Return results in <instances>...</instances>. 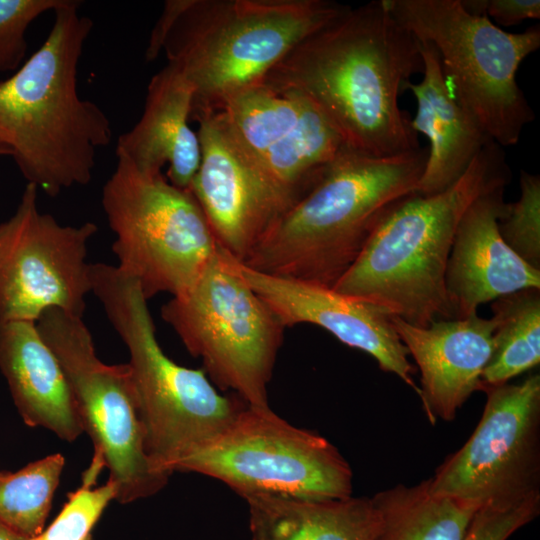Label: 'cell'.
I'll return each mask as SVG.
<instances>
[{"label": "cell", "mask_w": 540, "mask_h": 540, "mask_svg": "<svg viewBox=\"0 0 540 540\" xmlns=\"http://www.w3.org/2000/svg\"><path fill=\"white\" fill-rule=\"evenodd\" d=\"M423 69L420 41L377 0L348 5L293 47L262 83L308 99L348 148L389 157L421 148L399 96Z\"/></svg>", "instance_id": "obj_1"}, {"label": "cell", "mask_w": 540, "mask_h": 540, "mask_svg": "<svg viewBox=\"0 0 540 540\" xmlns=\"http://www.w3.org/2000/svg\"><path fill=\"white\" fill-rule=\"evenodd\" d=\"M66 0L41 46L0 82V141L28 183L50 197L92 179L99 148L112 126L94 102L80 97L78 65L93 21Z\"/></svg>", "instance_id": "obj_2"}, {"label": "cell", "mask_w": 540, "mask_h": 540, "mask_svg": "<svg viewBox=\"0 0 540 540\" xmlns=\"http://www.w3.org/2000/svg\"><path fill=\"white\" fill-rule=\"evenodd\" d=\"M426 158L424 148L389 157L347 149L282 214L242 264L265 274L334 287L386 212L415 192Z\"/></svg>", "instance_id": "obj_3"}, {"label": "cell", "mask_w": 540, "mask_h": 540, "mask_svg": "<svg viewBox=\"0 0 540 540\" xmlns=\"http://www.w3.org/2000/svg\"><path fill=\"white\" fill-rule=\"evenodd\" d=\"M510 179L502 147L488 143L444 191L428 196L413 192L397 201L332 288L414 326L453 319L445 272L458 223L482 192Z\"/></svg>", "instance_id": "obj_4"}, {"label": "cell", "mask_w": 540, "mask_h": 540, "mask_svg": "<svg viewBox=\"0 0 540 540\" xmlns=\"http://www.w3.org/2000/svg\"><path fill=\"white\" fill-rule=\"evenodd\" d=\"M347 7L330 0H185L163 51L192 88L191 120L262 83L293 47Z\"/></svg>", "instance_id": "obj_5"}, {"label": "cell", "mask_w": 540, "mask_h": 540, "mask_svg": "<svg viewBox=\"0 0 540 540\" xmlns=\"http://www.w3.org/2000/svg\"><path fill=\"white\" fill-rule=\"evenodd\" d=\"M90 277L91 292L129 352L147 457L155 470L170 476L179 460L247 404L221 395L203 369L179 365L164 353L136 280L105 263L91 264Z\"/></svg>", "instance_id": "obj_6"}, {"label": "cell", "mask_w": 540, "mask_h": 540, "mask_svg": "<svg viewBox=\"0 0 540 540\" xmlns=\"http://www.w3.org/2000/svg\"><path fill=\"white\" fill-rule=\"evenodd\" d=\"M393 17L438 52L450 91L476 125L501 147L518 143L535 119L516 80L522 61L540 47V28H499L461 0H385Z\"/></svg>", "instance_id": "obj_7"}, {"label": "cell", "mask_w": 540, "mask_h": 540, "mask_svg": "<svg viewBox=\"0 0 540 540\" xmlns=\"http://www.w3.org/2000/svg\"><path fill=\"white\" fill-rule=\"evenodd\" d=\"M161 316L213 384L248 406L270 407L267 386L285 327L234 258L219 247L196 282L162 306Z\"/></svg>", "instance_id": "obj_8"}, {"label": "cell", "mask_w": 540, "mask_h": 540, "mask_svg": "<svg viewBox=\"0 0 540 540\" xmlns=\"http://www.w3.org/2000/svg\"><path fill=\"white\" fill-rule=\"evenodd\" d=\"M102 191V207L116 239L117 267L149 299L187 291L218 251V244L189 190L159 173L138 169L116 155Z\"/></svg>", "instance_id": "obj_9"}, {"label": "cell", "mask_w": 540, "mask_h": 540, "mask_svg": "<svg viewBox=\"0 0 540 540\" xmlns=\"http://www.w3.org/2000/svg\"><path fill=\"white\" fill-rule=\"evenodd\" d=\"M173 472L214 478L242 498L332 500L353 492L352 469L339 450L270 407L245 405L225 428L179 460Z\"/></svg>", "instance_id": "obj_10"}, {"label": "cell", "mask_w": 540, "mask_h": 540, "mask_svg": "<svg viewBox=\"0 0 540 540\" xmlns=\"http://www.w3.org/2000/svg\"><path fill=\"white\" fill-rule=\"evenodd\" d=\"M36 326L65 372L83 430L93 443L94 456L84 475L96 480L106 467L115 500L122 504L158 493L169 476L155 470L145 452L128 364L101 361L81 317L49 309Z\"/></svg>", "instance_id": "obj_11"}, {"label": "cell", "mask_w": 540, "mask_h": 540, "mask_svg": "<svg viewBox=\"0 0 540 540\" xmlns=\"http://www.w3.org/2000/svg\"><path fill=\"white\" fill-rule=\"evenodd\" d=\"M481 391V419L429 479L431 492L477 506L540 496V375Z\"/></svg>", "instance_id": "obj_12"}, {"label": "cell", "mask_w": 540, "mask_h": 540, "mask_svg": "<svg viewBox=\"0 0 540 540\" xmlns=\"http://www.w3.org/2000/svg\"><path fill=\"white\" fill-rule=\"evenodd\" d=\"M93 222L60 224L38 207V188L27 183L14 214L0 223V324L37 322L49 309L83 318L91 292Z\"/></svg>", "instance_id": "obj_13"}, {"label": "cell", "mask_w": 540, "mask_h": 540, "mask_svg": "<svg viewBox=\"0 0 540 540\" xmlns=\"http://www.w3.org/2000/svg\"><path fill=\"white\" fill-rule=\"evenodd\" d=\"M201 160L189 191L218 246L243 263L298 199L272 180L238 142L218 111L200 113Z\"/></svg>", "instance_id": "obj_14"}, {"label": "cell", "mask_w": 540, "mask_h": 540, "mask_svg": "<svg viewBox=\"0 0 540 540\" xmlns=\"http://www.w3.org/2000/svg\"><path fill=\"white\" fill-rule=\"evenodd\" d=\"M217 111L263 171L297 198L350 149L323 114L293 91L260 83Z\"/></svg>", "instance_id": "obj_15"}, {"label": "cell", "mask_w": 540, "mask_h": 540, "mask_svg": "<svg viewBox=\"0 0 540 540\" xmlns=\"http://www.w3.org/2000/svg\"><path fill=\"white\" fill-rule=\"evenodd\" d=\"M236 266L285 328L300 323L322 327L340 342L372 356L381 370L395 374L419 395L409 351L389 311L332 287L265 274L237 260Z\"/></svg>", "instance_id": "obj_16"}, {"label": "cell", "mask_w": 540, "mask_h": 540, "mask_svg": "<svg viewBox=\"0 0 540 540\" xmlns=\"http://www.w3.org/2000/svg\"><path fill=\"white\" fill-rule=\"evenodd\" d=\"M508 183L499 182L482 192L458 223L445 272L453 319L466 318L480 305L515 291L540 288V270L518 257L499 232Z\"/></svg>", "instance_id": "obj_17"}, {"label": "cell", "mask_w": 540, "mask_h": 540, "mask_svg": "<svg viewBox=\"0 0 540 540\" xmlns=\"http://www.w3.org/2000/svg\"><path fill=\"white\" fill-rule=\"evenodd\" d=\"M393 326L420 370L419 397L431 423L453 420L468 398L482 389L491 356L493 318L477 312L463 319L414 326L392 316Z\"/></svg>", "instance_id": "obj_18"}, {"label": "cell", "mask_w": 540, "mask_h": 540, "mask_svg": "<svg viewBox=\"0 0 540 540\" xmlns=\"http://www.w3.org/2000/svg\"><path fill=\"white\" fill-rule=\"evenodd\" d=\"M193 91L185 77L167 64L150 80L139 121L118 137L116 155L138 169L162 172L174 186L189 190L201 150L197 132L190 127Z\"/></svg>", "instance_id": "obj_19"}, {"label": "cell", "mask_w": 540, "mask_h": 540, "mask_svg": "<svg viewBox=\"0 0 540 540\" xmlns=\"http://www.w3.org/2000/svg\"><path fill=\"white\" fill-rule=\"evenodd\" d=\"M0 370L28 426L67 442L84 432L65 372L36 322L0 324Z\"/></svg>", "instance_id": "obj_20"}, {"label": "cell", "mask_w": 540, "mask_h": 540, "mask_svg": "<svg viewBox=\"0 0 540 540\" xmlns=\"http://www.w3.org/2000/svg\"><path fill=\"white\" fill-rule=\"evenodd\" d=\"M424 69L418 83L409 82L417 102L412 129L429 141L423 173L415 193L428 196L444 191L467 170L475 157L493 142L453 97L433 45L420 41Z\"/></svg>", "instance_id": "obj_21"}, {"label": "cell", "mask_w": 540, "mask_h": 540, "mask_svg": "<svg viewBox=\"0 0 540 540\" xmlns=\"http://www.w3.org/2000/svg\"><path fill=\"white\" fill-rule=\"evenodd\" d=\"M244 500L251 540H373L379 527L371 497L250 496Z\"/></svg>", "instance_id": "obj_22"}, {"label": "cell", "mask_w": 540, "mask_h": 540, "mask_svg": "<svg viewBox=\"0 0 540 540\" xmlns=\"http://www.w3.org/2000/svg\"><path fill=\"white\" fill-rule=\"evenodd\" d=\"M379 515L373 540H463L480 506L431 492L429 479L376 493Z\"/></svg>", "instance_id": "obj_23"}, {"label": "cell", "mask_w": 540, "mask_h": 540, "mask_svg": "<svg viewBox=\"0 0 540 540\" xmlns=\"http://www.w3.org/2000/svg\"><path fill=\"white\" fill-rule=\"evenodd\" d=\"M495 321L491 356L482 385H500L540 363V288H526L492 301Z\"/></svg>", "instance_id": "obj_24"}, {"label": "cell", "mask_w": 540, "mask_h": 540, "mask_svg": "<svg viewBox=\"0 0 540 540\" xmlns=\"http://www.w3.org/2000/svg\"><path fill=\"white\" fill-rule=\"evenodd\" d=\"M65 465L56 453L14 473L0 472V521L28 538L39 535L51 509Z\"/></svg>", "instance_id": "obj_25"}, {"label": "cell", "mask_w": 540, "mask_h": 540, "mask_svg": "<svg viewBox=\"0 0 540 540\" xmlns=\"http://www.w3.org/2000/svg\"><path fill=\"white\" fill-rule=\"evenodd\" d=\"M519 183L520 198L507 204L498 228L506 245L540 270V177L521 170Z\"/></svg>", "instance_id": "obj_26"}, {"label": "cell", "mask_w": 540, "mask_h": 540, "mask_svg": "<svg viewBox=\"0 0 540 540\" xmlns=\"http://www.w3.org/2000/svg\"><path fill=\"white\" fill-rule=\"evenodd\" d=\"M115 497L116 489L110 480L100 487L82 482L68 494L67 502L50 526L29 540H91L92 529Z\"/></svg>", "instance_id": "obj_27"}, {"label": "cell", "mask_w": 540, "mask_h": 540, "mask_svg": "<svg viewBox=\"0 0 540 540\" xmlns=\"http://www.w3.org/2000/svg\"><path fill=\"white\" fill-rule=\"evenodd\" d=\"M66 0H0V73L16 70L26 55V32L42 14Z\"/></svg>", "instance_id": "obj_28"}, {"label": "cell", "mask_w": 540, "mask_h": 540, "mask_svg": "<svg viewBox=\"0 0 540 540\" xmlns=\"http://www.w3.org/2000/svg\"><path fill=\"white\" fill-rule=\"evenodd\" d=\"M540 512V496L513 502H489L475 512L463 540H507Z\"/></svg>", "instance_id": "obj_29"}, {"label": "cell", "mask_w": 540, "mask_h": 540, "mask_svg": "<svg viewBox=\"0 0 540 540\" xmlns=\"http://www.w3.org/2000/svg\"><path fill=\"white\" fill-rule=\"evenodd\" d=\"M464 8L476 15H485L493 23L509 27L527 19L540 18L539 0H461Z\"/></svg>", "instance_id": "obj_30"}, {"label": "cell", "mask_w": 540, "mask_h": 540, "mask_svg": "<svg viewBox=\"0 0 540 540\" xmlns=\"http://www.w3.org/2000/svg\"><path fill=\"white\" fill-rule=\"evenodd\" d=\"M185 0H167L164 3L162 13L158 18L149 38L145 51L147 62L154 61L163 51L166 36L176 17L182 10Z\"/></svg>", "instance_id": "obj_31"}, {"label": "cell", "mask_w": 540, "mask_h": 540, "mask_svg": "<svg viewBox=\"0 0 540 540\" xmlns=\"http://www.w3.org/2000/svg\"><path fill=\"white\" fill-rule=\"evenodd\" d=\"M0 521V540H29Z\"/></svg>", "instance_id": "obj_32"}, {"label": "cell", "mask_w": 540, "mask_h": 540, "mask_svg": "<svg viewBox=\"0 0 540 540\" xmlns=\"http://www.w3.org/2000/svg\"><path fill=\"white\" fill-rule=\"evenodd\" d=\"M12 152L10 148L4 144L2 141H0V157L1 156H11Z\"/></svg>", "instance_id": "obj_33"}]
</instances>
